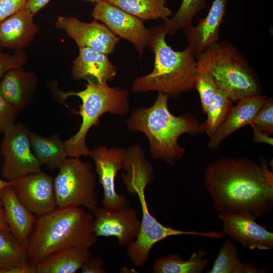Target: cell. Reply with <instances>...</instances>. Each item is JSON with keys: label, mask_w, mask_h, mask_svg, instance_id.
Returning <instances> with one entry per match:
<instances>
[{"label": "cell", "mask_w": 273, "mask_h": 273, "mask_svg": "<svg viewBox=\"0 0 273 273\" xmlns=\"http://www.w3.org/2000/svg\"><path fill=\"white\" fill-rule=\"evenodd\" d=\"M205 186L221 215L256 219L273 208V173L263 158H221L206 167Z\"/></svg>", "instance_id": "cell-1"}, {"label": "cell", "mask_w": 273, "mask_h": 273, "mask_svg": "<svg viewBox=\"0 0 273 273\" xmlns=\"http://www.w3.org/2000/svg\"><path fill=\"white\" fill-rule=\"evenodd\" d=\"M168 99L167 96L158 93L151 106L132 110L126 126L130 131L141 132L146 136L153 159L174 165L186 152L178 143V138L185 133L196 135L205 132L195 116L187 113L173 115L168 107Z\"/></svg>", "instance_id": "cell-2"}, {"label": "cell", "mask_w": 273, "mask_h": 273, "mask_svg": "<svg viewBox=\"0 0 273 273\" xmlns=\"http://www.w3.org/2000/svg\"><path fill=\"white\" fill-rule=\"evenodd\" d=\"M93 214L81 207H57L38 217L26 247L29 260L37 264L68 248H89L97 242Z\"/></svg>", "instance_id": "cell-3"}, {"label": "cell", "mask_w": 273, "mask_h": 273, "mask_svg": "<svg viewBox=\"0 0 273 273\" xmlns=\"http://www.w3.org/2000/svg\"><path fill=\"white\" fill-rule=\"evenodd\" d=\"M148 46L154 55V69L146 75L136 77L131 89L137 93L157 92L176 99L194 87L197 71V60L188 47L175 51L165 40L162 25L149 29Z\"/></svg>", "instance_id": "cell-4"}, {"label": "cell", "mask_w": 273, "mask_h": 273, "mask_svg": "<svg viewBox=\"0 0 273 273\" xmlns=\"http://www.w3.org/2000/svg\"><path fill=\"white\" fill-rule=\"evenodd\" d=\"M196 60L197 69L209 73L218 89L233 102L261 94L262 87L254 70L230 42L212 44Z\"/></svg>", "instance_id": "cell-5"}, {"label": "cell", "mask_w": 273, "mask_h": 273, "mask_svg": "<svg viewBox=\"0 0 273 273\" xmlns=\"http://www.w3.org/2000/svg\"><path fill=\"white\" fill-rule=\"evenodd\" d=\"M153 173L152 166L143 165L132 168L122 176L127 192L138 197L142 211L138 235L126 248L127 254L133 265L139 267L143 266L148 261L154 245L168 237L186 235L201 236L212 239L224 238L222 232L181 231L164 225L159 222L150 213L145 198V188L153 181Z\"/></svg>", "instance_id": "cell-6"}, {"label": "cell", "mask_w": 273, "mask_h": 273, "mask_svg": "<svg viewBox=\"0 0 273 273\" xmlns=\"http://www.w3.org/2000/svg\"><path fill=\"white\" fill-rule=\"evenodd\" d=\"M85 88L79 92H57L61 100L77 96L82 102L79 111L82 122L78 131L64 141L67 155L80 158L88 156L90 150L85 143L86 135L93 126L100 125L99 119L104 114L110 113L121 116L127 114L130 109L129 92L125 89L111 87L107 83L102 85L85 84Z\"/></svg>", "instance_id": "cell-7"}, {"label": "cell", "mask_w": 273, "mask_h": 273, "mask_svg": "<svg viewBox=\"0 0 273 273\" xmlns=\"http://www.w3.org/2000/svg\"><path fill=\"white\" fill-rule=\"evenodd\" d=\"M59 168L54 179L57 207H84L93 212L98 202L92 165L80 158L69 157Z\"/></svg>", "instance_id": "cell-8"}, {"label": "cell", "mask_w": 273, "mask_h": 273, "mask_svg": "<svg viewBox=\"0 0 273 273\" xmlns=\"http://www.w3.org/2000/svg\"><path fill=\"white\" fill-rule=\"evenodd\" d=\"M30 132L24 125L15 124L4 133L0 146L4 158L1 173L6 180L41 171L42 165L32 152Z\"/></svg>", "instance_id": "cell-9"}, {"label": "cell", "mask_w": 273, "mask_h": 273, "mask_svg": "<svg viewBox=\"0 0 273 273\" xmlns=\"http://www.w3.org/2000/svg\"><path fill=\"white\" fill-rule=\"evenodd\" d=\"M126 150L121 147L108 148L101 145L90 150L88 156L94 161L102 185L104 197L103 206L118 209L129 205L126 196L119 194L115 188V178L118 172L123 167Z\"/></svg>", "instance_id": "cell-10"}, {"label": "cell", "mask_w": 273, "mask_h": 273, "mask_svg": "<svg viewBox=\"0 0 273 273\" xmlns=\"http://www.w3.org/2000/svg\"><path fill=\"white\" fill-rule=\"evenodd\" d=\"M93 232L98 237H115L120 247L136 238L141 227L138 210L128 205L118 209L98 207L93 212Z\"/></svg>", "instance_id": "cell-11"}, {"label": "cell", "mask_w": 273, "mask_h": 273, "mask_svg": "<svg viewBox=\"0 0 273 273\" xmlns=\"http://www.w3.org/2000/svg\"><path fill=\"white\" fill-rule=\"evenodd\" d=\"M92 16L103 22L115 35L130 42L142 54L148 46L150 30L143 21L107 1L95 4Z\"/></svg>", "instance_id": "cell-12"}, {"label": "cell", "mask_w": 273, "mask_h": 273, "mask_svg": "<svg viewBox=\"0 0 273 273\" xmlns=\"http://www.w3.org/2000/svg\"><path fill=\"white\" fill-rule=\"evenodd\" d=\"M20 201L38 217L57 206L54 179L41 171L23 176L11 181Z\"/></svg>", "instance_id": "cell-13"}, {"label": "cell", "mask_w": 273, "mask_h": 273, "mask_svg": "<svg viewBox=\"0 0 273 273\" xmlns=\"http://www.w3.org/2000/svg\"><path fill=\"white\" fill-rule=\"evenodd\" d=\"M55 25L64 30L78 47H89L108 55L113 52L120 40V37L96 20L87 23L74 17L59 16Z\"/></svg>", "instance_id": "cell-14"}, {"label": "cell", "mask_w": 273, "mask_h": 273, "mask_svg": "<svg viewBox=\"0 0 273 273\" xmlns=\"http://www.w3.org/2000/svg\"><path fill=\"white\" fill-rule=\"evenodd\" d=\"M222 233L250 249L270 250L273 248V234L246 215L219 214Z\"/></svg>", "instance_id": "cell-15"}, {"label": "cell", "mask_w": 273, "mask_h": 273, "mask_svg": "<svg viewBox=\"0 0 273 273\" xmlns=\"http://www.w3.org/2000/svg\"><path fill=\"white\" fill-rule=\"evenodd\" d=\"M117 68L108 54L89 47H79V54L73 61L71 69L75 80H85L88 83L102 85L117 75Z\"/></svg>", "instance_id": "cell-16"}, {"label": "cell", "mask_w": 273, "mask_h": 273, "mask_svg": "<svg viewBox=\"0 0 273 273\" xmlns=\"http://www.w3.org/2000/svg\"><path fill=\"white\" fill-rule=\"evenodd\" d=\"M228 0H214L207 16L195 26L183 29L188 47L196 58L219 39V31Z\"/></svg>", "instance_id": "cell-17"}, {"label": "cell", "mask_w": 273, "mask_h": 273, "mask_svg": "<svg viewBox=\"0 0 273 273\" xmlns=\"http://www.w3.org/2000/svg\"><path fill=\"white\" fill-rule=\"evenodd\" d=\"M33 15L25 6L0 22V47L22 51L32 42L39 31Z\"/></svg>", "instance_id": "cell-18"}, {"label": "cell", "mask_w": 273, "mask_h": 273, "mask_svg": "<svg viewBox=\"0 0 273 273\" xmlns=\"http://www.w3.org/2000/svg\"><path fill=\"white\" fill-rule=\"evenodd\" d=\"M267 99L258 95L242 99L233 107L224 120L217 128L208 143L210 149L217 148L229 135L245 125H251L256 114Z\"/></svg>", "instance_id": "cell-19"}, {"label": "cell", "mask_w": 273, "mask_h": 273, "mask_svg": "<svg viewBox=\"0 0 273 273\" xmlns=\"http://www.w3.org/2000/svg\"><path fill=\"white\" fill-rule=\"evenodd\" d=\"M12 186L1 190V201L10 232L26 246L36 219L34 214L18 199Z\"/></svg>", "instance_id": "cell-20"}, {"label": "cell", "mask_w": 273, "mask_h": 273, "mask_svg": "<svg viewBox=\"0 0 273 273\" xmlns=\"http://www.w3.org/2000/svg\"><path fill=\"white\" fill-rule=\"evenodd\" d=\"M37 81L34 72L26 71L22 67L12 69L0 81V94L20 111L30 104Z\"/></svg>", "instance_id": "cell-21"}, {"label": "cell", "mask_w": 273, "mask_h": 273, "mask_svg": "<svg viewBox=\"0 0 273 273\" xmlns=\"http://www.w3.org/2000/svg\"><path fill=\"white\" fill-rule=\"evenodd\" d=\"M93 255L89 248L77 247L56 252L36 264V273H74Z\"/></svg>", "instance_id": "cell-22"}, {"label": "cell", "mask_w": 273, "mask_h": 273, "mask_svg": "<svg viewBox=\"0 0 273 273\" xmlns=\"http://www.w3.org/2000/svg\"><path fill=\"white\" fill-rule=\"evenodd\" d=\"M206 250L199 248L194 252L188 260H184L177 253H172L158 257L152 266L154 273H201L209 263V259L205 258Z\"/></svg>", "instance_id": "cell-23"}, {"label": "cell", "mask_w": 273, "mask_h": 273, "mask_svg": "<svg viewBox=\"0 0 273 273\" xmlns=\"http://www.w3.org/2000/svg\"><path fill=\"white\" fill-rule=\"evenodd\" d=\"M32 152L42 165L51 169L59 168L67 158L64 142L57 136H43L30 132Z\"/></svg>", "instance_id": "cell-24"}, {"label": "cell", "mask_w": 273, "mask_h": 273, "mask_svg": "<svg viewBox=\"0 0 273 273\" xmlns=\"http://www.w3.org/2000/svg\"><path fill=\"white\" fill-rule=\"evenodd\" d=\"M106 1L144 21L163 19L172 16L166 0H106Z\"/></svg>", "instance_id": "cell-25"}, {"label": "cell", "mask_w": 273, "mask_h": 273, "mask_svg": "<svg viewBox=\"0 0 273 273\" xmlns=\"http://www.w3.org/2000/svg\"><path fill=\"white\" fill-rule=\"evenodd\" d=\"M253 262H242L238 257L236 245L226 239L221 247L212 268L207 273H264Z\"/></svg>", "instance_id": "cell-26"}, {"label": "cell", "mask_w": 273, "mask_h": 273, "mask_svg": "<svg viewBox=\"0 0 273 273\" xmlns=\"http://www.w3.org/2000/svg\"><path fill=\"white\" fill-rule=\"evenodd\" d=\"M29 260L26 247L10 230L0 229V273Z\"/></svg>", "instance_id": "cell-27"}, {"label": "cell", "mask_w": 273, "mask_h": 273, "mask_svg": "<svg viewBox=\"0 0 273 273\" xmlns=\"http://www.w3.org/2000/svg\"><path fill=\"white\" fill-rule=\"evenodd\" d=\"M205 7V0H183L173 17L164 20L162 26L167 35L172 36L178 30L192 24L194 18Z\"/></svg>", "instance_id": "cell-28"}, {"label": "cell", "mask_w": 273, "mask_h": 273, "mask_svg": "<svg viewBox=\"0 0 273 273\" xmlns=\"http://www.w3.org/2000/svg\"><path fill=\"white\" fill-rule=\"evenodd\" d=\"M232 103L225 93L217 89L206 111L207 118L201 124L204 132L209 138L213 136L224 120L233 107Z\"/></svg>", "instance_id": "cell-29"}, {"label": "cell", "mask_w": 273, "mask_h": 273, "mask_svg": "<svg viewBox=\"0 0 273 273\" xmlns=\"http://www.w3.org/2000/svg\"><path fill=\"white\" fill-rule=\"evenodd\" d=\"M194 87L199 93L203 113H206L218 88L212 77L207 72L198 70L194 81Z\"/></svg>", "instance_id": "cell-30"}, {"label": "cell", "mask_w": 273, "mask_h": 273, "mask_svg": "<svg viewBox=\"0 0 273 273\" xmlns=\"http://www.w3.org/2000/svg\"><path fill=\"white\" fill-rule=\"evenodd\" d=\"M250 125L268 135L273 134V100L272 98L266 100Z\"/></svg>", "instance_id": "cell-31"}, {"label": "cell", "mask_w": 273, "mask_h": 273, "mask_svg": "<svg viewBox=\"0 0 273 273\" xmlns=\"http://www.w3.org/2000/svg\"><path fill=\"white\" fill-rule=\"evenodd\" d=\"M26 60L27 55L22 51L11 54L0 50V81L9 70L22 67Z\"/></svg>", "instance_id": "cell-32"}, {"label": "cell", "mask_w": 273, "mask_h": 273, "mask_svg": "<svg viewBox=\"0 0 273 273\" xmlns=\"http://www.w3.org/2000/svg\"><path fill=\"white\" fill-rule=\"evenodd\" d=\"M19 111L0 94V131L5 133L15 124Z\"/></svg>", "instance_id": "cell-33"}, {"label": "cell", "mask_w": 273, "mask_h": 273, "mask_svg": "<svg viewBox=\"0 0 273 273\" xmlns=\"http://www.w3.org/2000/svg\"><path fill=\"white\" fill-rule=\"evenodd\" d=\"M27 1V0H0V22L23 9Z\"/></svg>", "instance_id": "cell-34"}, {"label": "cell", "mask_w": 273, "mask_h": 273, "mask_svg": "<svg viewBox=\"0 0 273 273\" xmlns=\"http://www.w3.org/2000/svg\"><path fill=\"white\" fill-rule=\"evenodd\" d=\"M82 273H106L104 263L100 256H93L88 258L81 268Z\"/></svg>", "instance_id": "cell-35"}, {"label": "cell", "mask_w": 273, "mask_h": 273, "mask_svg": "<svg viewBox=\"0 0 273 273\" xmlns=\"http://www.w3.org/2000/svg\"><path fill=\"white\" fill-rule=\"evenodd\" d=\"M49 1L50 0H27L25 7L33 15H34Z\"/></svg>", "instance_id": "cell-36"}, {"label": "cell", "mask_w": 273, "mask_h": 273, "mask_svg": "<svg viewBox=\"0 0 273 273\" xmlns=\"http://www.w3.org/2000/svg\"><path fill=\"white\" fill-rule=\"evenodd\" d=\"M253 132V141L257 143H265L272 146L273 139L270 135L266 134L256 129L254 126H251Z\"/></svg>", "instance_id": "cell-37"}, {"label": "cell", "mask_w": 273, "mask_h": 273, "mask_svg": "<svg viewBox=\"0 0 273 273\" xmlns=\"http://www.w3.org/2000/svg\"><path fill=\"white\" fill-rule=\"evenodd\" d=\"M0 229L10 230L7 224L2 207H0Z\"/></svg>", "instance_id": "cell-38"}, {"label": "cell", "mask_w": 273, "mask_h": 273, "mask_svg": "<svg viewBox=\"0 0 273 273\" xmlns=\"http://www.w3.org/2000/svg\"><path fill=\"white\" fill-rule=\"evenodd\" d=\"M12 183L8 180H4L0 179V192L1 190L5 187L12 186ZM0 207H2L1 199H0ZM3 208V207H2Z\"/></svg>", "instance_id": "cell-39"}, {"label": "cell", "mask_w": 273, "mask_h": 273, "mask_svg": "<svg viewBox=\"0 0 273 273\" xmlns=\"http://www.w3.org/2000/svg\"><path fill=\"white\" fill-rule=\"evenodd\" d=\"M83 1L88 2V3H93L96 4L99 2L106 1V0H83Z\"/></svg>", "instance_id": "cell-40"}]
</instances>
